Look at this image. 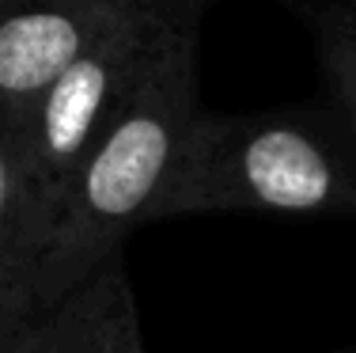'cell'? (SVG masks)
Here are the masks:
<instances>
[{"label": "cell", "mask_w": 356, "mask_h": 353, "mask_svg": "<svg viewBox=\"0 0 356 353\" xmlns=\"http://www.w3.org/2000/svg\"><path fill=\"white\" fill-rule=\"evenodd\" d=\"M197 19L201 4L178 0L171 8L140 77L57 201L42 251L15 292L8 327L61 308L110 255H118L125 232L144 224L193 114L201 111Z\"/></svg>", "instance_id": "obj_1"}, {"label": "cell", "mask_w": 356, "mask_h": 353, "mask_svg": "<svg viewBox=\"0 0 356 353\" xmlns=\"http://www.w3.org/2000/svg\"><path fill=\"white\" fill-rule=\"evenodd\" d=\"M224 209L356 217V141L330 107L197 111L148 205V221Z\"/></svg>", "instance_id": "obj_2"}, {"label": "cell", "mask_w": 356, "mask_h": 353, "mask_svg": "<svg viewBox=\"0 0 356 353\" xmlns=\"http://www.w3.org/2000/svg\"><path fill=\"white\" fill-rule=\"evenodd\" d=\"M178 0H133L114 23L91 42L83 57H76L19 118L23 141V232L15 258L12 289L0 304V331L8 327L15 292L27 277L35 255L42 251L57 201L80 159L106 130V122L122 107L125 91L140 77L167 15Z\"/></svg>", "instance_id": "obj_3"}, {"label": "cell", "mask_w": 356, "mask_h": 353, "mask_svg": "<svg viewBox=\"0 0 356 353\" xmlns=\"http://www.w3.org/2000/svg\"><path fill=\"white\" fill-rule=\"evenodd\" d=\"M133 0H0V114L27 107Z\"/></svg>", "instance_id": "obj_4"}, {"label": "cell", "mask_w": 356, "mask_h": 353, "mask_svg": "<svg viewBox=\"0 0 356 353\" xmlns=\"http://www.w3.org/2000/svg\"><path fill=\"white\" fill-rule=\"evenodd\" d=\"M61 353H144L133 289L122 251L110 255L80 289L54 308Z\"/></svg>", "instance_id": "obj_5"}, {"label": "cell", "mask_w": 356, "mask_h": 353, "mask_svg": "<svg viewBox=\"0 0 356 353\" xmlns=\"http://www.w3.org/2000/svg\"><path fill=\"white\" fill-rule=\"evenodd\" d=\"M315 27L326 107L356 141V8L345 0H296Z\"/></svg>", "instance_id": "obj_6"}, {"label": "cell", "mask_w": 356, "mask_h": 353, "mask_svg": "<svg viewBox=\"0 0 356 353\" xmlns=\"http://www.w3.org/2000/svg\"><path fill=\"white\" fill-rule=\"evenodd\" d=\"M23 232V141L19 122L0 114V304L12 289Z\"/></svg>", "instance_id": "obj_7"}, {"label": "cell", "mask_w": 356, "mask_h": 353, "mask_svg": "<svg viewBox=\"0 0 356 353\" xmlns=\"http://www.w3.org/2000/svg\"><path fill=\"white\" fill-rule=\"evenodd\" d=\"M0 353H61V334H57L54 315L27 319L19 327L0 331Z\"/></svg>", "instance_id": "obj_8"}, {"label": "cell", "mask_w": 356, "mask_h": 353, "mask_svg": "<svg viewBox=\"0 0 356 353\" xmlns=\"http://www.w3.org/2000/svg\"><path fill=\"white\" fill-rule=\"evenodd\" d=\"M190 4H205V0H190Z\"/></svg>", "instance_id": "obj_9"}, {"label": "cell", "mask_w": 356, "mask_h": 353, "mask_svg": "<svg viewBox=\"0 0 356 353\" xmlns=\"http://www.w3.org/2000/svg\"><path fill=\"white\" fill-rule=\"evenodd\" d=\"M345 4H353V8H356V0H345Z\"/></svg>", "instance_id": "obj_10"}]
</instances>
